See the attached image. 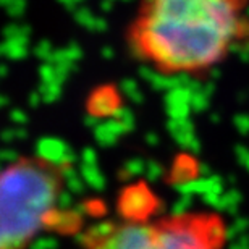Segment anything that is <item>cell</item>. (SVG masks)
<instances>
[{"instance_id": "cell-2", "label": "cell", "mask_w": 249, "mask_h": 249, "mask_svg": "<svg viewBox=\"0 0 249 249\" xmlns=\"http://www.w3.org/2000/svg\"><path fill=\"white\" fill-rule=\"evenodd\" d=\"M68 162L19 156L0 175V249H29L49 230L63 196Z\"/></svg>"}, {"instance_id": "cell-1", "label": "cell", "mask_w": 249, "mask_h": 249, "mask_svg": "<svg viewBox=\"0 0 249 249\" xmlns=\"http://www.w3.org/2000/svg\"><path fill=\"white\" fill-rule=\"evenodd\" d=\"M248 8L249 0H139L128 51L163 76H201L248 36Z\"/></svg>"}, {"instance_id": "cell-3", "label": "cell", "mask_w": 249, "mask_h": 249, "mask_svg": "<svg viewBox=\"0 0 249 249\" xmlns=\"http://www.w3.org/2000/svg\"><path fill=\"white\" fill-rule=\"evenodd\" d=\"M228 228L220 213L186 211L157 218H120L83 233V249H223Z\"/></svg>"}]
</instances>
